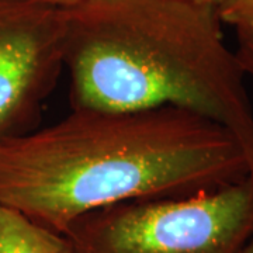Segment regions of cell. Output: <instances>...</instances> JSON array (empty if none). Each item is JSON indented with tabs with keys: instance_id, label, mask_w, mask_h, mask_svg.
Segmentation results:
<instances>
[{
	"instance_id": "1",
	"label": "cell",
	"mask_w": 253,
	"mask_h": 253,
	"mask_svg": "<svg viewBox=\"0 0 253 253\" xmlns=\"http://www.w3.org/2000/svg\"><path fill=\"white\" fill-rule=\"evenodd\" d=\"M252 172L231 131L189 110L72 109L0 144V201L65 235L100 208L194 196Z\"/></svg>"
},
{
	"instance_id": "2",
	"label": "cell",
	"mask_w": 253,
	"mask_h": 253,
	"mask_svg": "<svg viewBox=\"0 0 253 253\" xmlns=\"http://www.w3.org/2000/svg\"><path fill=\"white\" fill-rule=\"evenodd\" d=\"M217 9L196 0L66 3L72 109L177 107L215 121L253 168V106Z\"/></svg>"
},
{
	"instance_id": "3",
	"label": "cell",
	"mask_w": 253,
	"mask_h": 253,
	"mask_svg": "<svg viewBox=\"0 0 253 253\" xmlns=\"http://www.w3.org/2000/svg\"><path fill=\"white\" fill-rule=\"evenodd\" d=\"M65 236L73 253H242L253 238V172L194 196L100 208Z\"/></svg>"
},
{
	"instance_id": "4",
	"label": "cell",
	"mask_w": 253,
	"mask_h": 253,
	"mask_svg": "<svg viewBox=\"0 0 253 253\" xmlns=\"http://www.w3.org/2000/svg\"><path fill=\"white\" fill-rule=\"evenodd\" d=\"M66 3L0 0V144L37 128L65 72Z\"/></svg>"
},
{
	"instance_id": "5",
	"label": "cell",
	"mask_w": 253,
	"mask_h": 253,
	"mask_svg": "<svg viewBox=\"0 0 253 253\" xmlns=\"http://www.w3.org/2000/svg\"><path fill=\"white\" fill-rule=\"evenodd\" d=\"M0 253H73L65 235L0 201Z\"/></svg>"
},
{
	"instance_id": "6",
	"label": "cell",
	"mask_w": 253,
	"mask_h": 253,
	"mask_svg": "<svg viewBox=\"0 0 253 253\" xmlns=\"http://www.w3.org/2000/svg\"><path fill=\"white\" fill-rule=\"evenodd\" d=\"M217 14L222 24L235 30H253V0H224Z\"/></svg>"
},
{
	"instance_id": "7",
	"label": "cell",
	"mask_w": 253,
	"mask_h": 253,
	"mask_svg": "<svg viewBox=\"0 0 253 253\" xmlns=\"http://www.w3.org/2000/svg\"><path fill=\"white\" fill-rule=\"evenodd\" d=\"M238 61L244 69L246 79L253 82V30H236Z\"/></svg>"
},
{
	"instance_id": "8",
	"label": "cell",
	"mask_w": 253,
	"mask_h": 253,
	"mask_svg": "<svg viewBox=\"0 0 253 253\" xmlns=\"http://www.w3.org/2000/svg\"><path fill=\"white\" fill-rule=\"evenodd\" d=\"M196 1L203 3V4H208V6H211V7H215V9H217L218 6H219L224 0H196Z\"/></svg>"
},
{
	"instance_id": "9",
	"label": "cell",
	"mask_w": 253,
	"mask_h": 253,
	"mask_svg": "<svg viewBox=\"0 0 253 253\" xmlns=\"http://www.w3.org/2000/svg\"><path fill=\"white\" fill-rule=\"evenodd\" d=\"M242 253H253V238L246 244V246L244 248Z\"/></svg>"
},
{
	"instance_id": "10",
	"label": "cell",
	"mask_w": 253,
	"mask_h": 253,
	"mask_svg": "<svg viewBox=\"0 0 253 253\" xmlns=\"http://www.w3.org/2000/svg\"><path fill=\"white\" fill-rule=\"evenodd\" d=\"M61 1H65V3H69V1H75V0H61Z\"/></svg>"
}]
</instances>
